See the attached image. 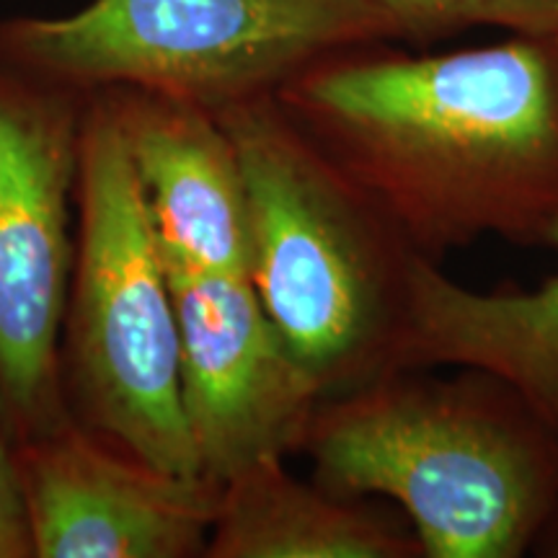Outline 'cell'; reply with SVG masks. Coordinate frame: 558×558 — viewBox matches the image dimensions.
I'll return each instance as SVG.
<instances>
[{"mask_svg": "<svg viewBox=\"0 0 558 558\" xmlns=\"http://www.w3.org/2000/svg\"><path fill=\"white\" fill-rule=\"evenodd\" d=\"M458 365L501 375L558 432V275L535 290L478 292L418 256L401 367Z\"/></svg>", "mask_w": 558, "mask_h": 558, "instance_id": "10", "label": "cell"}, {"mask_svg": "<svg viewBox=\"0 0 558 558\" xmlns=\"http://www.w3.org/2000/svg\"><path fill=\"white\" fill-rule=\"evenodd\" d=\"M277 99L437 262L481 239H558V32L409 52L362 41L324 54Z\"/></svg>", "mask_w": 558, "mask_h": 558, "instance_id": "1", "label": "cell"}, {"mask_svg": "<svg viewBox=\"0 0 558 558\" xmlns=\"http://www.w3.org/2000/svg\"><path fill=\"white\" fill-rule=\"evenodd\" d=\"M399 45L427 47L478 26L509 34L558 32V0H373Z\"/></svg>", "mask_w": 558, "mask_h": 558, "instance_id": "12", "label": "cell"}, {"mask_svg": "<svg viewBox=\"0 0 558 558\" xmlns=\"http://www.w3.org/2000/svg\"><path fill=\"white\" fill-rule=\"evenodd\" d=\"M75 213L60 337L70 414L160 471L205 481L181 411L171 282L122 135L96 90L83 104Z\"/></svg>", "mask_w": 558, "mask_h": 558, "instance_id": "4", "label": "cell"}, {"mask_svg": "<svg viewBox=\"0 0 558 558\" xmlns=\"http://www.w3.org/2000/svg\"><path fill=\"white\" fill-rule=\"evenodd\" d=\"M13 458L34 558L205 556L218 486L160 471L75 416Z\"/></svg>", "mask_w": 558, "mask_h": 558, "instance_id": "8", "label": "cell"}, {"mask_svg": "<svg viewBox=\"0 0 558 558\" xmlns=\"http://www.w3.org/2000/svg\"><path fill=\"white\" fill-rule=\"evenodd\" d=\"M83 104L86 94L0 60V427L11 448L73 416L60 337Z\"/></svg>", "mask_w": 558, "mask_h": 558, "instance_id": "6", "label": "cell"}, {"mask_svg": "<svg viewBox=\"0 0 558 558\" xmlns=\"http://www.w3.org/2000/svg\"><path fill=\"white\" fill-rule=\"evenodd\" d=\"M396 37L373 0H90L0 19V60L90 94L143 88L222 111L277 94L324 54Z\"/></svg>", "mask_w": 558, "mask_h": 558, "instance_id": "5", "label": "cell"}, {"mask_svg": "<svg viewBox=\"0 0 558 558\" xmlns=\"http://www.w3.org/2000/svg\"><path fill=\"white\" fill-rule=\"evenodd\" d=\"M179 318L181 411L202 478L222 486L303 450L324 401L248 275H169Z\"/></svg>", "mask_w": 558, "mask_h": 558, "instance_id": "7", "label": "cell"}, {"mask_svg": "<svg viewBox=\"0 0 558 558\" xmlns=\"http://www.w3.org/2000/svg\"><path fill=\"white\" fill-rule=\"evenodd\" d=\"M96 94L122 135L166 275H248L246 179L220 117L156 90Z\"/></svg>", "mask_w": 558, "mask_h": 558, "instance_id": "9", "label": "cell"}, {"mask_svg": "<svg viewBox=\"0 0 558 558\" xmlns=\"http://www.w3.org/2000/svg\"><path fill=\"white\" fill-rule=\"evenodd\" d=\"M0 558H34L16 458L0 427Z\"/></svg>", "mask_w": 558, "mask_h": 558, "instance_id": "13", "label": "cell"}, {"mask_svg": "<svg viewBox=\"0 0 558 558\" xmlns=\"http://www.w3.org/2000/svg\"><path fill=\"white\" fill-rule=\"evenodd\" d=\"M533 556H543V558H558V507L556 512L550 514L548 525L543 527L538 543H535Z\"/></svg>", "mask_w": 558, "mask_h": 558, "instance_id": "14", "label": "cell"}, {"mask_svg": "<svg viewBox=\"0 0 558 558\" xmlns=\"http://www.w3.org/2000/svg\"><path fill=\"white\" fill-rule=\"evenodd\" d=\"M205 558H424L390 501L303 481L264 460L220 486Z\"/></svg>", "mask_w": 558, "mask_h": 558, "instance_id": "11", "label": "cell"}, {"mask_svg": "<svg viewBox=\"0 0 558 558\" xmlns=\"http://www.w3.org/2000/svg\"><path fill=\"white\" fill-rule=\"evenodd\" d=\"M239 150L248 279L324 399L401 369L418 254L277 94L215 111Z\"/></svg>", "mask_w": 558, "mask_h": 558, "instance_id": "3", "label": "cell"}, {"mask_svg": "<svg viewBox=\"0 0 558 558\" xmlns=\"http://www.w3.org/2000/svg\"><path fill=\"white\" fill-rule=\"evenodd\" d=\"M300 452L318 484L390 501L424 558L530 556L558 507V432L484 367H401L329 396Z\"/></svg>", "mask_w": 558, "mask_h": 558, "instance_id": "2", "label": "cell"}]
</instances>
